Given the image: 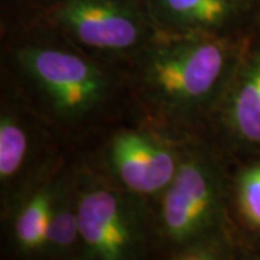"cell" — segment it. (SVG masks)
I'll return each mask as SVG.
<instances>
[{"mask_svg": "<svg viewBox=\"0 0 260 260\" xmlns=\"http://www.w3.org/2000/svg\"><path fill=\"white\" fill-rule=\"evenodd\" d=\"M182 149L148 130H120L104 150L107 172L120 188L152 198L160 197L177 174Z\"/></svg>", "mask_w": 260, "mask_h": 260, "instance_id": "obj_6", "label": "cell"}, {"mask_svg": "<svg viewBox=\"0 0 260 260\" xmlns=\"http://www.w3.org/2000/svg\"><path fill=\"white\" fill-rule=\"evenodd\" d=\"M81 247L78 224V178L61 171L48 227L45 254L68 256Z\"/></svg>", "mask_w": 260, "mask_h": 260, "instance_id": "obj_11", "label": "cell"}, {"mask_svg": "<svg viewBox=\"0 0 260 260\" xmlns=\"http://www.w3.org/2000/svg\"><path fill=\"white\" fill-rule=\"evenodd\" d=\"M236 201L243 218L260 230V165L243 169L236 179Z\"/></svg>", "mask_w": 260, "mask_h": 260, "instance_id": "obj_12", "label": "cell"}, {"mask_svg": "<svg viewBox=\"0 0 260 260\" xmlns=\"http://www.w3.org/2000/svg\"><path fill=\"white\" fill-rule=\"evenodd\" d=\"M218 109L233 139L260 146V52L242 59Z\"/></svg>", "mask_w": 260, "mask_h": 260, "instance_id": "obj_8", "label": "cell"}, {"mask_svg": "<svg viewBox=\"0 0 260 260\" xmlns=\"http://www.w3.org/2000/svg\"><path fill=\"white\" fill-rule=\"evenodd\" d=\"M61 171L45 167L12 205V239L20 254H45L48 227Z\"/></svg>", "mask_w": 260, "mask_h": 260, "instance_id": "obj_7", "label": "cell"}, {"mask_svg": "<svg viewBox=\"0 0 260 260\" xmlns=\"http://www.w3.org/2000/svg\"><path fill=\"white\" fill-rule=\"evenodd\" d=\"M20 73L48 112L62 123H80L110 99L112 81L84 55L51 45H25L16 52Z\"/></svg>", "mask_w": 260, "mask_h": 260, "instance_id": "obj_4", "label": "cell"}, {"mask_svg": "<svg viewBox=\"0 0 260 260\" xmlns=\"http://www.w3.org/2000/svg\"><path fill=\"white\" fill-rule=\"evenodd\" d=\"M52 18L74 44L103 54H138L155 39L150 20L132 0H61Z\"/></svg>", "mask_w": 260, "mask_h": 260, "instance_id": "obj_5", "label": "cell"}, {"mask_svg": "<svg viewBox=\"0 0 260 260\" xmlns=\"http://www.w3.org/2000/svg\"><path fill=\"white\" fill-rule=\"evenodd\" d=\"M230 240L229 236H217L210 237L201 242L194 243L188 247H184L174 253L175 259L188 260H210V259H227L230 257Z\"/></svg>", "mask_w": 260, "mask_h": 260, "instance_id": "obj_13", "label": "cell"}, {"mask_svg": "<svg viewBox=\"0 0 260 260\" xmlns=\"http://www.w3.org/2000/svg\"><path fill=\"white\" fill-rule=\"evenodd\" d=\"M80 251L84 259H138L148 250L153 221L146 198L97 178H78Z\"/></svg>", "mask_w": 260, "mask_h": 260, "instance_id": "obj_3", "label": "cell"}, {"mask_svg": "<svg viewBox=\"0 0 260 260\" xmlns=\"http://www.w3.org/2000/svg\"><path fill=\"white\" fill-rule=\"evenodd\" d=\"M136 91L168 123L192 124L220 106L242 62L224 35L177 34L152 39L136 54Z\"/></svg>", "mask_w": 260, "mask_h": 260, "instance_id": "obj_1", "label": "cell"}, {"mask_svg": "<svg viewBox=\"0 0 260 260\" xmlns=\"http://www.w3.org/2000/svg\"><path fill=\"white\" fill-rule=\"evenodd\" d=\"M159 22L177 34L225 35L237 5L230 0H153Z\"/></svg>", "mask_w": 260, "mask_h": 260, "instance_id": "obj_10", "label": "cell"}, {"mask_svg": "<svg viewBox=\"0 0 260 260\" xmlns=\"http://www.w3.org/2000/svg\"><path fill=\"white\" fill-rule=\"evenodd\" d=\"M34 153L35 145L29 126L18 112L3 106L0 116V188L6 207H12L44 169H30Z\"/></svg>", "mask_w": 260, "mask_h": 260, "instance_id": "obj_9", "label": "cell"}, {"mask_svg": "<svg viewBox=\"0 0 260 260\" xmlns=\"http://www.w3.org/2000/svg\"><path fill=\"white\" fill-rule=\"evenodd\" d=\"M230 2H233V3H236V5H237V0H230Z\"/></svg>", "mask_w": 260, "mask_h": 260, "instance_id": "obj_14", "label": "cell"}, {"mask_svg": "<svg viewBox=\"0 0 260 260\" xmlns=\"http://www.w3.org/2000/svg\"><path fill=\"white\" fill-rule=\"evenodd\" d=\"M227 185L220 160L204 146L182 148L177 174L164 194L156 232L172 254L227 234Z\"/></svg>", "mask_w": 260, "mask_h": 260, "instance_id": "obj_2", "label": "cell"}]
</instances>
